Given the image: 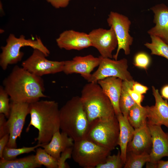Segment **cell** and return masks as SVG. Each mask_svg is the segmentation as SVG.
I'll use <instances>...</instances> for the list:
<instances>
[{"instance_id":"obj_8","label":"cell","mask_w":168,"mask_h":168,"mask_svg":"<svg viewBox=\"0 0 168 168\" xmlns=\"http://www.w3.org/2000/svg\"><path fill=\"white\" fill-rule=\"evenodd\" d=\"M100 62L97 70L91 74L88 82H97L106 78L114 77L123 81L133 80L128 70L127 60L123 58L119 60L99 57Z\"/></svg>"},{"instance_id":"obj_22","label":"cell","mask_w":168,"mask_h":168,"mask_svg":"<svg viewBox=\"0 0 168 168\" xmlns=\"http://www.w3.org/2000/svg\"><path fill=\"white\" fill-rule=\"evenodd\" d=\"M134 82L133 80L123 81L122 89L119 100V107L121 113L127 119L130 109L136 104L129 92V90L132 88Z\"/></svg>"},{"instance_id":"obj_21","label":"cell","mask_w":168,"mask_h":168,"mask_svg":"<svg viewBox=\"0 0 168 168\" xmlns=\"http://www.w3.org/2000/svg\"><path fill=\"white\" fill-rule=\"evenodd\" d=\"M116 116L119 126L118 145L120 147L121 158L125 164L126 160L127 146L133 138L135 129L129 123L128 119L122 113Z\"/></svg>"},{"instance_id":"obj_29","label":"cell","mask_w":168,"mask_h":168,"mask_svg":"<svg viewBox=\"0 0 168 168\" xmlns=\"http://www.w3.org/2000/svg\"><path fill=\"white\" fill-rule=\"evenodd\" d=\"M124 164L121 155L120 151L116 154L108 155L105 162L98 165L96 168H121Z\"/></svg>"},{"instance_id":"obj_27","label":"cell","mask_w":168,"mask_h":168,"mask_svg":"<svg viewBox=\"0 0 168 168\" xmlns=\"http://www.w3.org/2000/svg\"><path fill=\"white\" fill-rule=\"evenodd\" d=\"M150 161L149 154H136L127 152L124 168H141L147 162Z\"/></svg>"},{"instance_id":"obj_32","label":"cell","mask_w":168,"mask_h":168,"mask_svg":"<svg viewBox=\"0 0 168 168\" xmlns=\"http://www.w3.org/2000/svg\"><path fill=\"white\" fill-rule=\"evenodd\" d=\"M73 147L67 149L61 153L60 157L58 160V168L70 167L68 165L66 162V161L68 159H70L72 157Z\"/></svg>"},{"instance_id":"obj_30","label":"cell","mask_w":168,"mask_h":168,"mask_svg":"<svg viewBox=\"0 0 168 168\" xmlns=\"http://www.w3.org/2000/svg\"><path fill=\"white\" fill-rule=\"evenodd\" d=\"M9 96L2 86H0V114H3L8 118L11 111Z\"/></svg>"},{"instance_id":"obj_5","label":"cell","mask_w":168,"mask_h":168,"mask_svg":"<svg viewBox=\"0 0 168 168\" xmlns=\"http://www.w3.org/2000/svg\"><path fill=\"white\" fill-rule=\"evenodd\" d=\"M119 133L116 115L98 118L90 123L85 138L111 151L118 145Z\"/></svg>"},{"instance_id":"obj_7","label":"cell","mask_w":168,"mask_h":168,"mask_svg":"<svg viewBox=\"0 0 168 168\" xmlns=\"http://www.w3.org/2000/svg\"><path fill=\"white\" fill-rule=\"evenodd\" d=\"M111 151L86 138L74 141L72 157L80 166L84 168H96L104 162Z\"/></svg>"},{"instance_id":"obj_12","label":"cell","mask_w":168,"mask_h":168,"mask_svg":"<svg viewBox=\"0 0 168 168\" xmlns=\"http://www.w3.org/2000/svg\"><path fill=\"white\" fill-rule=\"evenodd\" d=\"M88 34L92 46L96 48L103 58H112V52L118 46L117 39L113 29L99 28Z\"/></svg>"},{"instance_id":"obj_26","label":"cell","mask_w":168,"mask_h":168,"mask_svg":"<svg viewBox=\"0 0 168 168\" xmlns=\"http://www.w3.org/2000/svg\"><path fill=\"white\" fill-rule=\"evenodd\" d=\"M35 158L36 163L47 168H58V160L48 153L44 149L36 148Z\"/></svg>"},{"instance_id":"obj_28","label":"cell","mask_w":168,"mask_h":168,"mask_svg":"<svg viewBox=\"0 0 168 168\" xmlns=\"http://www.w3.org/2000/svg\"><path fill=\"white\" fill-rule=\"evenodd\" d=\"M42 146L41 144H38L33 147H23L20 148H11L6 146L3 151L2 158L8 160L14 159L19 155L32 152H35V149L38 147H41Z\"/></svg>"},{"instance_id":"obj_2","label":"cell","mask_w":168,"mask_h":168,"mask_svg":"<svg viewBox=\"0 0 168 168\" xmlns=\"http://www.w3.org/2000/svg\"><path fill=\"white\" fill-rule=\"evenodd\" d=\"M59 109L58 103L54 100H39L29 104L30 121L26 132L31 126L36 128L38 136L35 140L38 144H48L60 130Z\"/></svg>"},{"instance_id":"obj_14","label":"cell","mask_w":168,"mask_h":168,"mask_svg":"<svg viewBox=\"0 0 168 168\" xmlns=\"http://www.w3.org/2000/svg\"><path fill=\"white\" fill-rule=\"evenodd\" d=\"M153 95L155 100V105L146 106L147 112V124L164 125L168 128V103L164 100L158 90L152 86Z\"/></svg>"},{"instance_id":"obj_10","label":"cell","mask_w":168,"mask_h":168,"mask_svg":"<svg viewBox=\"0 0 168 168\" xmlns=\"http://www.w3.org/2000/svg\"><path fill=\"white\" fill-rule=\"evenodd\" d=\"M33 49L31 55L21 63V67L24 69L41 77L63 72L64 61L49 60L42 52L37 49Z\"/></svg>"},{"instance_id":"obj_20","label":"cell","mask_w":168,"mask_h":168,"mask_svg":"<svg viewBox=\"0 0 168 168\" xmlns=\"http://www.w3.org/2000/svg\"><path fill=\"white\" fill-rule=\"evenodd\" d=\"M59 130L54 133L49 143L41 147L57 160L61 153L67 149L73 147L74 143L72 138L63 132L60 133Z\"/></svg>"},{"instance_id":"obj_37","label":"cell","mask_w":168,"mask_h":168,"mask_svg":"<svg viewBox=\"0 0 168 168\" xmlns=\"http://www.w3.org/2000/svg\"><path fill=\"white\" fill-rule=\"evenodd\" d=\"M9 139V134L7 133L0 139V157L2 158V153L5 147L8 142Z\"/></svg>"},{"instance_id":"obj_39","label":"cell","mask_w":168,"mask_h":168,"mask_svg":"<svg viewBox=\"0 0 168 168\" xmlns=\"http://www.w3.org/2000/svg\"><path fill=\"white\" fill-rule=\"evenodd\" d=\"M156 168H168V161L160 160L156 163Z\"/></svg>"},{"instance_id":"obj_38","label":"cell","mask_w":168,"mask_h":168,"mask_svg":"<svg viewBox=\"0 0 168 168\" xmlns=\"http://www.w3.org/2000/svg\"><path fill=\"white\" fill-rule=\"evenodd\" d=\"M161 95L163 98L168 100V84L162 87L161 90Z\"/></svg>"},{"instance_id":"obj_34","label":"cell","mask_w":168,"mask_h":168,"mask_svg":"<svg viewBox=\"0 0 168 168\" xmlns=\"http://www.w3.org/2000/svg\"><path fill=\"white\" fill-rule=\"evenodd\" d=\"M129 92L136 104L139 106H142L141 103L144 98V96L142 94L134 91L132 88L129 89Z\"/></svg>"},{"instance_id":"obj_3","label":"cell","mask_w":168,"mask_h":168,"mask_svg":"<svg viewBox=\"0 0 168 168\" xmlns=\"http://www.w3.org/2000/svg\"><path fill=\"white\" fill-rule=\"evenodd\" d=\"M60 128L74 141L85 138L90 123L80 96H74L59 109Z\"/></svg>"},{"instance_id":"obj_9","label":"cell","mask_w":168,"mask_h":168,"mask_svg":"<svg viewBox=\"0 0 168 168\" xmlns=\"http://www.w3.org/2000/svg\"><path fill=\"white\" fill-rule=\"evenodd\" d=\"M109 26L114 30L118 42L116 54L113 56L117 60L119 51L123 49L126 55L130 53V46L133 38L129 34L131 22L126 16L116 12L111 11L107 19Z\"/></svg>"},{"instance_id":"obj_24","label":"cell","mask_w":168,"mask_h":168,"mask_svg":"<svg viewBox=\"0 0 168 168\" xmlns=\"http://www.w3.org/2000/svg\"><path fill=\"white\" fill-rule=\"evenodd\" d=\"M41 166L36 163L34 155L10 160L2 158L0 160V168H36Z\"/></svg>"},{"instance_id":"obj_16","label":"cell","mask_w":168,"mask_h":168,"mask_svg":"<svg viewBox=\"0 0 168 168\" xmlns=\"http://www.w3.org/2000/svg\"><path fill=\"white\" fill-rule=\"evenodd\" d=\"M147 125L151 132L152 141L149 162L156 163L163 157H168V133L163 131L161 126Z\"/></svg>"},{"instance_id":"obj_4","label":"cell","mask_w":168,"mask_h":168,"mask_svg":"<svg viewBox=\"0 0 168 168\" xmlns=\"http://www.w3.org/2000/svg\"><path fill=\"white\" fill-rule=\"evenodd\" d=\"M80 97L90 123L98 118L115 115L110 99L97 82L86 84L81 91Z\"/></svg>"},{"instance_id":"obj_6","label":"cell","mask_w":168,"mask_h":168,"mask_svg":"<svg viewBox=\"0 0 168 168\" xmlns=\"http://www.w3.org/2000/svg\"><path fill=\"white\" fill-rule=\"evenodd\" d=\"M24 46H30L42 52L46 57L50 52L44 45L40 38L36 36L35 40L26 39L23 35L19 38L14 35L10 34L6 39V44L1 47L2 52L0 54V66L4 70H6L9 65L15 64L20 62L24 56L21 49Z\"/></svg>"},{"instance_id":"obj_11","label":"cell","mask_w":168,"mask_h":168,"mask_svg":"<svg viewBox=\"0 0 168 168\" xmlns=\"http://www.w3.org/2000/svg\"><path fill=\"white\" fill-rule=\"evenodd\" d=\"M10 105V113L6 124L7 131L9 134L6 146L17 148V139L21 137L26 117L29 114V104L11 102Z\"/></svg>"},{"instance_id":"obj_18","label":"cell","mask_w":168,"mask_h":168,"mask_svg":"<svg viewBox=\"0 0 168 168\" xmlns=\"http://www.w3.org/2000/svg\"><path fill=\"white\" fill-rule=\"evenodd\" d=\"M154 13L155 26L148 31V34L159 37L168 44V7L163 3L151 8Z\"/></svg>"},{"instance_id":"obj_23","label":"cell","mask_w":168,"mask_h":168,"mask_svg":"<svg viewBox=\"0 0 168 168\" xmlns=\"http://www.w3.org/2000/svg\"><path fill=\"white\" fill-rule=\"evenodd\" d=\"M147 112L145 106L135 104L130 110L128 119L134 128H139L147 124Z\"/></svg>"},{"instance_id":"obj_33","label":"cell","mask_w":168,"mask_h":168,"mask_svg":"<svg viewBox=\"0 0 168 168\" xmlns=\"http://www.w3.org/2000/svg\"><path fill=\"white\" fill-rule=\"evenodd\" d=\"M71 0H46L55 8L58 9L66 7Z\"/></svg>"},{"instance_id":"obj_36","label":"cell","mask_w":168,"mask_h":168,"mask_svg":"<svg viewBox=\"0 0 168 168\" xmlns=\"http://www.w3.org/2000/svg\"><path fill=\"white\" fill-rule=\"evenodd\" d=\"M3 114H0V138L8 133L6 128L7 120Z\"/></svg>"},{"instance_id":"obj_19","label":"cell","mask_w":168,"mask_h":168,"mask_svg":"<svg viewBox=\"0 0 168 168\" xmlns=\"http://www.w3.org/2000/svg\"><path fill=\"white\" fill-rule=\"evenodd\" d=\"M123 80L114 77H109L98 81L97 83L110 99L116 116L121 113L119 107Z\"/></svg>"},{"instance_id":"obj_31","label":"cell","mask_w":168,"mask_h":168,"mask_svg":"<svg viewBox=\"0 0 168 168\" xmlns=\"http://www.w3.org/2000/svg\"><path fill=\"white\" fill-rule=\"evenodd\" d=\"M150 63L149 56L145 53L141 52L137 54L134 58V65L138 68L147 69Z\"/></svg>"},{"instance_id":"obj_35","label":"cell","mask_w":168,"mask_h":168,"mask_svg":"<svg viewBox=\"0 0 168 168\" xmlns=\"http://www.w3.org/2000/svg\"><path fill=\"white\" fill-rule=\"evenodd\" d=\"M132 89L134 91L143 95L147 93L148 88L137 82H134Z\"/></svg>"},{"instance_id":"obj_13","label":"cell","mask_w":168,"mask_h":168,"mask_svg":"<svg viewBox=\"0 0 168 168\" xmlns=\"http://www.w3.org/2000/svg\"><path fill=\"white\" fill-rule=\"evenodd\" d=\"M100 62L99 57L91 54L85 56H76L72 60L64 61L63 71L67 75L78 73L87 81L91 72L98 66Z\"/></svg>"},{"instance_id":"obj_17","label":"cell","mask_w":168,"mask_h":168,"mask_svg":"<svg viewBox=\"0 0 168 168\" xmlns=\"http://www.w3.org/2000/svg\"><path fill=\"white\" fill-rule=\"evenodd\" d=\"M134 129L133 138L128 145L127 152L136 154H150L152 149V137L147 124Z\"/></svg>"},{"instance_id":"obj_25","label":"cell","mask_w":168,"mask_h":168,"mask_svg":"<svg viewBox=\"0 0 168 168\" xmlns=\"http://www.w3.org/2000/svg\"><path fill=\"white\" fill-rule=\"evenodd\" d=\"M151 43L144 45L151 51V54L161 56L168 60V44L158 36L151 35Z\"/></svg>"},{"instance_id":"obj_15","label":"cell","mask_w":168,"mask_h":168,"mask_svg":"<svg viewBox=\"0 0 168 168\" xmlns=\"http://www.w3.org/2000/svg\"><path fill=\"white\" fill-rule=\"evenodd\" d=\"M56 42L59 48L68 50H80L92 46L88 34L72 30L61 33Z\"/></svg>"},{"instance_id":"obj_1","label":"cell","mask_w":168,"mask_h":168,"mask_svg":"<svg viewBox=\"0 0 168 168\" xmlns=\"http://www.w3.org/2000/svg\"><path fill=\"white\" fill-rule=\"evenodd\" d=\"M3 86L11 102L30 104L47 96L44 80L22 67L15 66L3 81Z\"/></svg>"}]
</instances>
